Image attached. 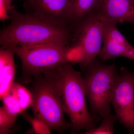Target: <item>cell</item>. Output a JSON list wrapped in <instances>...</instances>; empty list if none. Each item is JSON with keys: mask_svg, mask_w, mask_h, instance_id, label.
Returning a JSON list of instances; mask_svg holds the SVG:
<instances>
[{"mask_svg": "<svg viewBox=\"0 0 134 134\" xmlns=\"http://www.w3.org/2000/svg\"><path fill=\"white\" fill-rule=\"evenodd\" d=\"M16 117L8 113L3 107L0 108V134H7L14 125Z\"/></svg>", "mask_w": 134, "mask_h": 134, "instance_id": "2e32d148", "label": "cell"}, {"mask_svg": "<svg viewBox=\"0 0 134 134\" xmlns=\"http://www.w3.org/2000/svg\"><path fill=\"white\" fill-rule=\"evenodd\" d=\"M117 119L130 133H134V72L121 69L115 81L111 99Z\"/></svg>", "mask_w": 134, "mask_h": 134, "instance_id": "52a82bcc", "label": "cell"}, {"mask_svg": "<svg viewBox=\"0 0 134 134\" xmlns=\"http://www.w3.org/2000/svg\"><path fill=\"white\" fill-rule=\"evenodd\" d=\"M129 59L130 60H134V47L133 48L132 54H131V55Z\"/></svg>", "mask_w": 134, "mask_h": 134, "instance_id": "ffe728a7", "label": "cell"}, {"mask_svg": "<svg viewBox=\"0 0 134 134\" xmlns=\"http://www.w3.org/2000/svg\"><path fill=\"white\" fill-rule=\"evenodd\" d=\"M0 9H1L0 19L3 22L7 19H10L8 10L6 7V5L3 0H0Z\"/></svg>", "mask_w": 134, "mask_h": 134, "instance_id": "ac0fdd59", "label": "cell"}, {"mask_svg": "<svg viewBox=\"0 0 134 134\" xmlns=\"http://www.w3.org/2000/svg\"><path fill=\"white\" fill-rule=\"evenodd\" d=\"M117 23L105 22L103 31V43L98 55L103 60L118 57L129 59L134 47L120 32L117 27Z\"/></svg>", "mask_w": 134, "mask_h": 134, "instance_id": "9c48e42d", "label": "cell"}, {"mask_svg": "<svg viewBox=\"0 0 134 134\" xmlns=\"http://www.w3.org/2000/svg\"><path fill=\"white\" fill-rule=\"evenodd\" d=\"M103 121L98 127H95L92 129L87 130L85 134H114V125L117 119L116 116L111 114L103 117Z\"/></svg>", "mask_w": 134, "mask_h": 134, "instance_id": "5bb4252c", "label": "cell"}, {"mask_svg": "<svg viewBox=\"0 0 134 134\" xmlns=\"http://www.w3.org/2000/svg\"><path fill=\"white\" fill-rule=\"evenodd\" d=\"M5 111L12 116L17 117L18 115L23 112L18 100L15 96L9 91L2 99Z\"/></svg>", "mask_w": 134, "mask_h": 134, "instance_id": "9a60e30c", "label": "cell"}, {"mask_svg": "<svg viewBox=\"0 0 134 134\" xmlns=\"http://www.w3.org/2000/svg\"><path fill=\"white\" fill-rule=\"evenodd\" d=\"M12 49L21 61L25 82L31 77L52 71L68 62V45L66 43L46 42L16 46Z\"/></svg>", "mask_w": 134, "mask_h": 134, "instance_id": "5b68a950", "label": "cell"}, {"mask_svg": "<svg viewBox=\"0 0 134 134\" xmlns=\"http://www.w3.org/2000/svg\"><path fill=\"white\" fill-rule=\"evenodd\" d=\"M12 48L1 47L0 50V98L1 99L9 92L13 84L16 72Z\"/></svg>", "mask_w": 134, "mask_h": 134, "instance_id": "8fae6325", "label": "cell"}, {"mask_svg": "<svg viewBox=\"0 0 134 134\" xmlns=\"http://www.w3.org/2000/svg\"><path fill=\"white\" fill-rule=\"evenodd\" d=\"M85 70L84 86L92 111L103 118L110 114L113 90L119 74L116 66L102 64L96 58Z\"/></svg>", "mask_w": 134, "mask_h": 134, "instance_id": "8992f818", "label": "cell"}, {"mask_svg": "<svg viewBox=\"0 0 134 134\" xmlns=\"http://www.w3.org/2000/svg\"><path fill=\"white\" fill-rule=\"evenodd\" d=\"M24 117L30 122L34 132L37 134L51 133V128L44 121L36 117H30L27 114H24Z\"/></svg>", "mask_w": 134, "mask_h": 134, "instance_id": "e0dca14e", "label": "cell"}, {"mask_svg": "<svg viewBox=\"0 0 134 134\" xmlns=\"http://www.w3.org/2000/svg\"><path fill=\"white\" fill-rule=\"evenodd\" d=\"M101 0H72L74 13L73 25L96 12Z\"/></svg>", "mask_w": 134, "mask_h": 134, "instance_id": "7c38bea8", "label": "cell"}, {"mask_svg": "<svg viewBox=\"0 0 134 134\" xmlns=\"http://www.w3.org/2000/svg\"><path fill=\"white\" fill-rule=\"evenodd\" d=\"M58 68L34 77L31 107L34 117L44 121L51 130L62 132L72 126L64 116Z\"/></svg>", "mask_w": 134, "mask_h": 134, "instance_id": "7a4b0ae2", "label": "cell"}, {"mask_svg": "<svg viewBox=\"0 0 134 134\" xmlns=\"http://www.w3.org/2000/svg\"><path fill=\"white\" fill-rule=\"evenodd\" d=\"M93 15L105 22H126L134 25V0H101Z\"/></svg>", "mask_w": 134, "mask_h": 134, "instance_id": "30bf717a", "label": "cell"}, {"mask_svg": "<svg viewBox=\"0 0 134 134\" xmlns=\"http://www.w3.org/2000/svg\"><path fill=\"white\" fill-rule=\"evenodd\" d=\"M8 12L11 22L0 32L1 47L12 48L49 42L69 45L72 26L56 24L31 12L21 13L13 6Z\"/></svg>", "mask_w": 134, "mask_h": 134, "instance_id": "6da1fadb", "label": "cell"}, {"mask_svg": "<svg viewBox=\"0 0 134 134\" xmlns=\"http://www.w3.org/2000/svg\"><path fill=\"white\" fill-rule=\"evenodd\" d=\"M3 1L5 3L6 7H7L8 10L9 11L12 7L11 5L12 0H3Z\"/></svg>", "mask_w": 134, "mask_h": 134, "instance_id": "d6986e66", "label": "cell"}, {"mask_svg": "<svg viewBox=\"0 0 134 134\" xmlns=\"http://www.w3.org/2000/svg\"><path fill=\"white\" fill-rule=\"evenodd\" d=\"M18 100L22 111L31 106L32 96L31 92L20 84L14 82L9 91Z\"/></svg>", "mask_w": 134, "mask_h": 134, "instance_id": "4fadbf2b", "label": "cell"}, {"mask_svg": "<svg viewBox=\"0 0 134 134\" xmlns=\"http://www.w3.org/2000/svg\"><path fill=\"white\" fill-rule=\"evenodd\" d=\"M58 71L63 110L70 119L72 133L96 127L99 119L90 114L87 109L81 73L68 62L59 67Z\"/></svg>", "mask_w": 134, "mask_h": 134, "instance_id": "3957f363", "label": "cell"}, {"mask_svg": "<svg viewBox=\"0 0 134 134\" xmlns=\"http://www.w3.org/2000/svg\"><path fill=\"white\" fill-rule=\"evenodd\" d=\"M24 7L27 12L56 24L73 25L72 0H27Z\"/></svg>", "mask_w": 134, "mask_h": 134, "instance_id": "ba28073f", "label": "cell"}, {"mask_svg": "<svg viewBox=\"0 0 134 134\" xmlns=\"http://www.w3.org/2000/svg\"><path fill=\"white\" fill-rule=\"evenodd\" d=\"M105 22L95 15L87 17L71 28L67 59L85 71L100 52Z\"/></svg>", "mask_w": 134, "mask_h": 134, "instance_id": "277c9868", "label": "cell"}]
</instances>
